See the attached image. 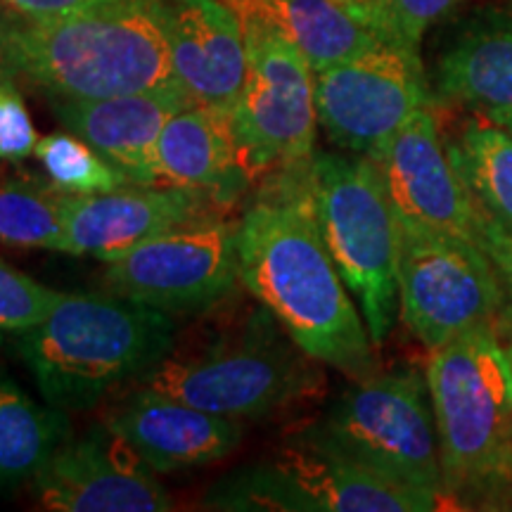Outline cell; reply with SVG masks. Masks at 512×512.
Returning a JSON list of instances; mask_svg holds the SVG:
<instances>
[{
    "label": "cell",
    "instance_id": "14",
    "mask_svg": "<svg viewBox=\"0 0 512 512\" xmlns=\"http://www.w3.org/2000/svg\"><path fill=\"white\" fill-rule=\"evenodd\" d=\"M43 510L55 512H164L171 496L110 427L69 434L34 479Z\"/></svg>",
    "mask_w": 512,
    "mask_h": 512
},
{
    "label": "cell",
    "instance_id": "7",
    "mask_svg": "<svg viewBox=\"0 0 512 512\" xmlns=\"http://www.w3.org/2000/svg\"><path fill=\"white\" fill-rule=\"evenodd\" d=\"M299 439L389 482L444 496L430 387L413 368L356 380Z\"/></svg>",
    "mask_w": 512,
    "mask_h": 512
},
{
    "label": "cell",
    "instance_id": "20",
    "mask_svg": "<svg viewBox=\"0 0 512 512\" xmlns=\"http://www.w3.org/2000/svg\"><path fill=\"white\" fill-rule=\"evenodd\" d=\"M240 22L278 31L306 57L313 74L366 53L382 41L342 0H226Z\"/></svg>",
    "mask_w": 512,
    "mask_h": 512
},
{
    "label": "cell",
    "instance_id": "10",
    "mask_svg": "<svg viewBox=\"0 0 512 512\" xmlns=\"http://www.w3.org/2000/svg\"><path fill=\"white\" fill-rule=\"evenodd\" d=\"M503 285L491 259L470 242L401 226L399 316L425 349L498 323Z\"/></svg>",
    "mask_w": 512,
    "mask_h": 512
},
{
    "label": "cell",
    "instance_id": "18",
    "mask_svg": "<svg viewBox=\"0 0 512 512\" xmlns=\"http://www.w3.org/2000/svg\"><path fill=\"white\" fill-rule=\"evenodd\" d=\"M67 131L91 143L136 185H162L155 152L166 121L195 105L181 86L100 100H50Z\"/></svg>",
    "mask_w": 512,
    "mask_h": 512
},
{
    "label": "cell",
    "instance_id": "13",
    "mask_svg": "<svg viewBox=\"0 0 512 512\" xmlns=\"http://www.w3.org/2000/svg\"><path fill=\"white\" fill-rule=\"evenodd\" d=\"M375 162L401 226L482 249V219L453 169L432 105L415 112Z\"/></svg>",
    "mask_w": 512,
    "mask_h": 512
},
{
    "label": "cell",
    "instance_id": "19",
    "mask_svg": "<svg viewBox=\"0 0 512 512\" xmlns=\"http://www.w3.org/2000/svg\"><path fill=\"white\" fill-rule=\"evenodd\" d=\"M162 185L204 190L230 202L247 185L240 174L228 112L188 105L166 121L155 152Z\"/></svg>",
    "mask_w": 512,
    "mask_h": 512
},
{
    "label": "cell",
    "instance_id": "35",
    "mask_svg": "<svg viewBox=\"0 0 512 512\" xmlns=\"http://www.w3.org/2000/svg\"><path fill=\"white\" fill-rule=\"evenodd\" d=\"M342 3H349V0H342Z\"/></svg>",
    "mask_w": 512,
    "mask_h": 512
},
{
    "label": "cell",
    "instance_id": "28",
    "mask_svg": "<svg viewBox=\"0 0 512 512\" xmlns=\"http://www.w3.org/2000/svg\"><path fill=\"white\" fill-rule=\"evenodd\" d=\"M38 133L12 76L0 69V162H22L34 155Z\"/></svg>",
    "mask_w": 512,
    "mask_h": 512
},
{
    "label": "cell",
    "instance_id": "26",
    "mask_svg": "<svg viewBox=\"0 0 512 512\" xmlns=\"http://www.w3.org/2000/svg\"><path fill=\"white\" fill-rule=\"evenodd\" d=\"M382 41L420 50L422 36L460 0H349Z\"/></svg>",
    "mask_w": 512,
    "mask_h": 512
},
{
    "label": "cell",
    "instance_id": "4",
    "mask_svg": "<svg viewBox=\"0 0 512 512\" xmlns=\"http://www.w3.org/2000/svg\"><path fill=\"white\" fill-rule=\"evenodd\" d=\"M171 313L119 294H64L36 328L17 332V354L48 406L93 411L112 389L140 382L174 351Z\"/></svg>",
    "mask_w": 512,
    "mask_h": 512
},
{
    "label": "cell",
    "instance_id": "16",
    "mask_svg": "<svg viewBox=\"0 0 512 512\" xmlns=\"http://www.w3.org/2000/svg\"><path fill=\"white\" fill-rule=\"evenodd\" d=\"M155 472H181L228 458L240 446L238 420L190 406L140 384L102 418Z\"/></svg>",
    "mask_w": 512,
    "mask_h": 512
},
{
    "label": "cell",
    "instance_id": "25",
    "mask_svg": "<svg viewBox=\"0 0 512 512\" xmlns=\"http://www.w3.org/2000/svg\"><path fill=\"white\" fill-rule=\"evenodd\" d=\"M34 157L46 171L48 183L67 195H100L136 185L117 164L72 131L38 138Z\"/></svg>",
    "mask_w": 512,
    "mask_h": 512
},
{
    "label": "cell",
    "instance_id": "34",
    "mask_svg": "<svg viewBox=\"0 0 512 512\" xmlns=\"http://www.w3.org/2000/svg\"><path fill=\"white\" fill-rule=\"evenodd\" d=\"M505 3H510V5H512V0H505Z\"/></svg>",
    "mask_w": 512,
    "mask_h": 512
},
{
    "label": "cell",
    "instance_id": "17",
    "mask_svg": "<svg viewBox=\"0 0 512 512\" xmlns=\"http://www.w3.org/2000/svg\"><path fill=\"white\" fill-rule=\"evenodd\" d=\"M178 86L195 105L230 112L247 79L245 34L226 0H159Z\"/></svg>",
    "mask_w": 512,
    "mask_h": 512
},
{
    "label": "cell",
    "instance_id": "1",
    "mask_svg": "<svg viewBox=\"0 0 512 512\" xmlns=\"http://www.w3.org/2000/svg\"><path fill=\"white\" fill-rule=\"evenodd\" d=\"M309 174L311 164L283 171V188L273 200L256 202L242 214L240 283L304 354L351 382L368 380L380 373L377 347L318 230Z\"/></svg>",
    "mask_w": 512,
    "mask_h": 512
},
{
    "label": "cell",
    "instance_id": "30",
    "mask_svg": "<svg viewBox=\"0 0 512 512\" xmlns=\"http://www.w3.org/2000/svg\"><path fill=\"white\" fill-rule=\"evenodd\" d=\"M114 3H121V0H0V8L22 17H60L107 8Z\"/></svg>",
    "mask_w": 512,
    "mask_h": 512
},
{
    "label": "cell",
    "instance_id": "8",
    "mask_svg": "<svg viewBox=\"0 0 512 512\" xmlns=\"http://www.w3.org/2000/svg\"><path fill=\"white\" fill-rule=\"evenodd\" d=\"M204 508L242 512H432L444 496L389 482L328 448L299 439L273 458L221 479Z\"/></svg>",
    "mask_w": 512,
    "mask_h": 512
},
{
    "label": "cell",
    "instance_id": "9",
    "mask_svg": "<svg viewBox=\"0 0 512 512\" xmlns=\"http://www.w3.org/2000/svg\"><path fill=\"white\" fill-rule=\"evenodd\" d=\"M247 79L233 110L240 174L247 183L311 164L316 143V74L306 57L278 31L240 22Z\"/></svg>",
    "mask_w": 512,
    "mask_h": 512
},
{
    "label": "cell",
    "instance_id": "15",
    "mask_svg": "<svg viewBox=\"0 0 512 512\" xmlns=\"http://www.w3.org/2000/svg\"><path fill=\"white\" fill-rule=\"evenodd\" d=\"M223 207L226 202L211 192L176 185H128L100 195L62 192V252L110 264L166 230L221 216Z\"/></svg>",
    "mask_w": 512,
    "mask_h": 512
},
{
    "label": "cell",
    "instance_id": "2",
    "mask_svg": "<svg viewBox=\"0 0 512 512\" xmlns=\"http://www.w3.org/2000/svg\"><path fill=\"white\" fill-rule=\"evenodd\" d=\"M0 69L48 100H100L178 86L159 0L60 17L0 15Z\"/></svg>",
    "mask_w": 512,
    "mask_h": 512
},
{
    "label": "cell",
    "instance_id": "21",
    "mask_svg": "<svg viewBox=\"0 0 512 512\" xmlns=\"http://www.w3.org/2000/svg\"><path fill=\"white\" fill-rule=\"evenodd\" d=\"M446 152L463 188L489 235L512 240V133L484 114H472L453 138H444ZM484 249V242H482Z\"/></svg>",
    "mask_w": 512,
    "mask_h": 512
},
{
    "label": "cell",
    "instance_id": "5",
    "mask_svg": "<svg viewBox=\"0 0 512 512\" xmlns=\"http://www.w3.org/2000/svg\"><path fill=\"white\" fill-rule=\"evenodd\" d=\"M309 190L325 247L380 347L399 316L401 247V223L380 166L351 152H316Z\"/></svg>",
    "mask_w": 512,
    "mask_h": 512
},
{
    "label": "cell",
    "instance_id": "12",
    "mask_svg": "<svg viewBox=\"0 0 512 512\" xmlns=\"http://www.w3.org/2000/svg\"><path fill=\"white\" fill-rule=\"evenodd\" d=\"M238 280V226L221 216L140 242L102 273L112 294L171 316L211 309L235 290Z\"/></svg>",
    "mask_w": 512,
    "mask_h": 512
},
{
    "label": "cell",
    "instance_id": "24",
    "mask_svg": "<svg viewBox=\"0 0 512 512\" xmlns=\"http://www.w3.org/2000/svg\"><path fill=\"white\" fill-rule=\"evenodd\" d=\"M60 197L62 192L50 183L19 178L0 181V242L8 247L62 252Z\"/></svg>",
    "mask_w": 512,
    "mask_h": 512
},
{
    "label": "cell",
    "instance_id": "31",
    "mask_svg": "<svg viewBox=\"0 0 512 512\" xmlns=\"http://www.w3.org/2000/svg\"><path fill=\"white\" fill-rule=\"evenodd\" d=\"M489 119H494L496 124L505 126V128H508V131L512 133V112H508V114H498V117H489Z\"/></svg>",
    "mask_w": 512,
    "mask_h": 512
},
{
    "label": "cell",
    "instance_id": "6",
    "mask_svg": "<svg viewBox=\"0 0 512 512\" xmlns=\"http://www.w3.org/2000/svg\"><path fill=\"white\" fill-rule=\"evenodd\" d=\"M316 358L304 354L266 306L200 354L169 356L138 384L226 418H268L316 394Z\"/></svg>",
    "mask_w": 512,
    "mask_h": 512
},
{
    "label": "cell",
    "instance_id": "23",
    "mask_svg": "<svg viewBox=\"0 0 512 512\" xmlns=\"http://www.w3.org/2000/svg\"><path fill=\"white\" fill-rule=\"evenodd\" d=\"M69 434V413L41 406L0 373V494L34 484Z\"/></svg>",
    "mask_w": 512,
    "mask_h": 512
},
{
    "label": "cell",
    "instance_id": "33",
    "mask_svg": "<svg viewBox=\"0 0 512 512\" xmlns=\"http://www.w3.org/2000/svg\"><path fill=\"white\" fill-rule=\"evenodd\" d=\"M508 510H512V498H510V505H508Z\"/></svg>",
    "mask_w": 512,
    "mask_h": 512
},
{
    "label": "cell",
    "instance_id": "22",
    "mask_svg": "<svg viewBox=\"0 0 512 512\" xmlns=\"http://www.w3.org/2000/svg\"><path fill=\"white\" fill-rule=\"evenodd\" d=\"M437 93L484 117L512 112V27L458 38L439 60Z\"/></svg>",
    "mask_w": 512,
    "mask_h": 512
},
{
    "label": "cell",
    "instance_id": "27",
    "mask_svg": "<svg viewBox=\"0 0 512 512\" xmlns=\"http://www.w3.org/2000/svg\"><path fill=\"white\" fill-rule=\"evenodd\" d=\"M64 292L38 283L31 275L17 271L0 259V332H24L43 323Z\"/></svg>",
    "mask_w": 512,
    "mask_h": 512
},
{
    "label": "cell",
    "instance_id": "29",
    "mask_svg": "<svg viewBox=\"0 0 512 512\" xmlns=\"http://www.w3.org/2000/svg\"><path fill=\"white\" fill-rule=\"evenodd\" d=\"M484 254L489 256L494 264L498 280L503 285V309L498 316L496 332L505 344L512 342V240L489 235L484 240Z\"/></svg>",
    "mask_w": 512,
    "mask_h": 512
},
{
    "label": "cell",
    "instance_id": "11",
    "mask_svg": "<svg viewBox=\"0 0 512 512\" xmlns=\"http://www.w3.org/2000/svg\"><path fill=\"white\" fill-rule=\"evenodd\" d=\"M432 105L418 50L380 41L316 72V112L339 150L377 159L422 107Z\"/></svg>",
    "mask_w": 512,
    "mask_h": 512
},
{
    "label": "cell",
    "instance_id": "32",
    "mask_svg": "<svg viewBox=\"0 0 512 512\" xmlns=\"http://www.w3.org/2000/svg\"><path fill=\"white\" fill-rule=\"evenodd\" d=\"M505 347H508V354H510V361H512V342L505 344Z\"/></svg>",
    "mask_w": 512,
    "mask_h": 512
},
{
    "label": "cell",
    "instance_id": "3",
    "mask_svg": "<svg viewBox=\"0 0 512 512\" xmlns=\"http://www.w3.org/2000/svg\"><path fill=\"white\" fill-rule=\"evenodd\" d=\"M427 387L453 510H508L512 498V361L494 325L430 351Z\"/></svg>",
    "mask_w": 512,
    "mask_h": 512
}]
</instances>
